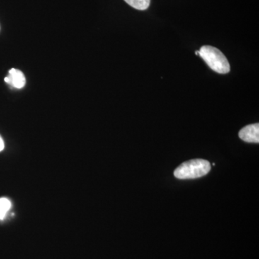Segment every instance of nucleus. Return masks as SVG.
<instances>
[{
	"label": "nucleus",
	"mask_w": 259,
	"mask_h": 259,
	"mask_svg": "<svg viewBox=\"0 0 259 259\" xmlns=\"http://www.w3.org/2000/svg\"><path fill=\"white\" fill-rule=\"evenodd\" d=\"M199 56L209 67L218 74H226L231 71V66L226 56L217 48L203 46L199 49Z\"/></svg>",
	"instance_id": "obj_1"
},
{
	"label": "nucleus",
	"mask_w": 259,
	"mask_h": 259,
	"mask_svg": "<svg viewBox=\"0 0 259 259\" xmlns=\"http://www.w3.org/2000/svg\"><path fill=\"white\" fill-rule=\"evenodd\" d=\"M211 170L210 163L204 159H193L182 163L175 171L179 180H192L205 176Z\"/></svg>",
	"instance_id": "obj_2"
},
{
	"label": "nucleus",
	"mask_w": 259,
	"mask_h": 259,
	"mask_svg": "<svg viewBox=\"0 0 259 259\" xmlns=\"http://www.w3.org/2000/svg\"><path fill=\"white\" fill-rule=\"evenodd\" d=\"M240 139L247 143H259V124L255 123L243 127L238 134Z\"/></svg>",
	"instance_id": "obj_3"
},
{
	"label": "nucleus",
	"mask_w": 259,
	"mask_h": 259,
	"mask_svg": "<svg viewBox=\"0 0 259 259\" xmlns=\"http://www.w3.org/2000/svg\"><path fill=\"white\" fill-rule=\"evenodd\" d=\"M5 81L10 86L16 89L23 88L26 83L23 73L16 69L10 70L8 76L5 78Z\"/></svg>",
	"instance_id": "obj_4"
},
{
	"label": "nucleus",
	"mask_w": 259,
	"mask_h": 259,
	"mask_svg": "<svg viewBox=\"0 0 259 259\" xmlns=\"http://www.w3.org/2000/svg\"><path fill=\"white\" fill-rule=\"evenodd\" d=\"M130 6L139 10H147L150 6L151 0H124Z\"/></svg>",
	"instance_id": "obj_5"
},
{
	"label": "nucleus",
	"mask_w": 259,
	"mask_h": 259,
	"mask_svg": "<svg viewBox=\"0 0 259 259\" xmlns=\"http://www.w3.org/2000/svg\"><path fill=\"white\" fill-rule=\"evenodd\" d=\"M11 207V202L9 199L5 198L0 199V220L4 219L7 213Z\"/></svg>",
	"instance_id": "obj_6"
},
{
	"label": "nucleus",
	"mask_w": 259,
	"mask_h": 259,
	"mask_svg": "<svg viewBox=\"0 0 259 259\" xmlns=\"http://www.w3.org/2000/svg\"><path fill=\"white\" fill-rule=\"evenodd\" d=\"M5 148V144L4 141H3V139H2L1 136H0V151H3Z\"/></svg>",
	"instance_id": "obj_7"
},
{
	"label": "nucleus",
	"mask_w": 259,
	"mask_h": 259,
	"mask_svg": "<svg viewBox=\"0 0 259 259\" xmlns=\"http://www.w3.org/2000/svg\"><path fill=\"white\" fill-rule=\"evenodd\" d=\"M195 54H196V55H199L198 51H196Z\"/></svg>",
	"instance_id": "obj_8"
}]
</instances>
